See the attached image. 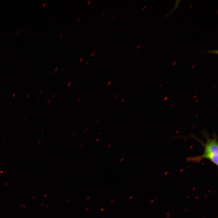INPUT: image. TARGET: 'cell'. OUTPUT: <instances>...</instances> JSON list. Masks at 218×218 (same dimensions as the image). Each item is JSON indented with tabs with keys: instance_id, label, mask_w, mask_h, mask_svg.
Wrapping results in <instances>:
<instances>
[{
	"instance_id": "6da1fadb",
	"label": "cell",
	"mask_w": 218,
	"mask_h": 218,
	"mask_svg": "<svg viewBox=\"0 0 218 218\" xmlns=\"http://www.w3.org/2000/svg\"><path fill=\"white\" fill-rule=\"evenodd\" d=\"M206 138V142L203 143L200 141L204 147L203 154L200 156L189 157L187 158L188 161L200 163L202 160L206 159L217 166L218 164V143L217 137L215 136L213 138L210 137L206 134L204 135Z\"/></svg>"
},
{
	"instance_id": "7a4b0ae2",
	"label": "cell",
	"mask_w": 218,
	"mask_h": 218,
	"mask_svg": "<svg viewBox=\"0 0 218 218\" xmlns=\"http://www.w3.org/2000/svg\"><path fill=\"white\" fill-rule=\"evenodd\" d=\"M180 1V0L176 1V5L175 7H174V8L172 10V11L169 13H168V14L169 15V14L172 13L173 12V11L177 8L178 5V4H179V2Z\"/></svg>"
},
{
	"instance_id": "3957f363",
	"label": "cell",
	"mask_w": 218,
	"mask_h": 218,
	"mask_svg": "<svg viewBox=\"0 0 218 218\" xmlns=\"http://www.w3.org/2000/svg\"><path fill=\"white\" fill-rule=\"evenodd\" d=\"M207 53H213L216 54H218V50H212L211 51H207Z\"/></svg>"
},
{
	"instance_id": "277c9868",
	"label": "cell",
	"mask_w": 218,
	"mask_h": 218,
	"mask_svg": "<svg viewBox=\"0 0 218 218\" xmlns=\"http://www.w3.org/2000/svg\"><path fill=\"white\" fill-rule=\"evenodd\" d=\"M95 52H96V51H95L93 53H92L91 55V56L92 57L94 55V54H95Z\"/></svg>"
},
{
	"instance_id": "5b68a950",
	"label": "cell",
	"mask_w": 218,
	"mask_h": 218,
	"mask_svg": "<svg viewBox=\"0 0 218 218\" xmlns=\"http://www.w3.org/2000/svg\"><path fill=\"white\" fill-rule=\"evenodd\" d=\"M168 98V97H165L164 98V101H165L167 100V99Z\"/></svg>"
},
{
	"instance_id": "8992f818",
	"label": "cell",
	"mask_w": 218,
	"mask_h": 218,
	"mask_svg": "<svg viewBox=\"0 0 218 218\" xmlns=\"http://www.w3.org/2000/svg\"><path fill=\"white\" fill-rule=\"evenodd\" d=\"M140 44L138 45L137 46V47H136L137 48V49H138V48H140Z\"/></svg>"
},
{
	"instance_id": "52a82bcc",
	"label": "cell",
	"mask_w": 218,
	"mask_h": 218,
	"mask_svg": "<svg viewBox=\"0 0 218 218\" xmlns=\"http://www.w3.org/2000/svg\"><path fill=\"white\" fill-rule=\"evenodd\" d=\"M111 81H109L108 83V84H107L108 85H110V84H111Z\"/></svg>"
},
{
	"instance_id": "ba28073f",
	"label": "cell",
	"mask_w": 218,
	"mask_h": 218,
	"mask_svg": "<svg viewBox=\"0 0 218 218\" xmlns=\"http://www.w3.org/2000/svg\"><path fill=\"white\" fill-rule=\"evenodd\" d=\"M91 2V0H89L88 1V3H87L88 4H89Z\"/></svg>"
},
{
	"instance_id": "9c48e42d",
	"label": "cell",
	"mask_w": 218,
	"mask_h": 218,
	"mask_svg": "<svg viewBox=\"0 0 218 218\" xmlns=\"http://www.w3.org/2000/svg\"><path fill=\"white\" fill-rule=\"evenodd\" d=\"M71 82H69V83L68 84V86H70L71 85Z\"/></svg>"
},
{
	"instance_id": "30bf717a",
	"label": "cell",
	"mask_w": 218,
	"mask_h": 218,
	"mask_svg": "<svg viewBox=\"0 0 218 218\" xmlns=\"http://www.w3.org/2000/svg\"><path fill=\"white\" fill-rule=\"evenodd\" d=\"M199 101V99H198L196 100L195 102V103H197Z\"/></svg>"
},
{
	"instance_id": "8fae6325",
	"label": "cell",
	"mask_w": 218,
	"mask_h": 218,
	"mask_svg": "<svg viewBox=\"0 0 218 218\" xmlns=\"http://www.w3.org/2000/svg\"><path fill=\"white\" fill-rule=\"evenodd\" d=\"M82 60H83V58H81L79 60V61L81 62L82 61Z\"/></svg>"
},
{
	"instance_id": "7c38bea8",
	"label": "cell",
	"mask_w": 218,
	"mask_h": 218,
	"mask_svg": "<svg viewBox=\"0 0 218 218\" xmlns=\"http://www.w3.org/2000/svg\"><path fill=\"white\" fill-rule=\"evenodd\" d=\"M124 100H125V99H122V100L121 101V103L123 102L124 101Z\"/></svg>"
},
{
	"instance_id": "4fadbf2b",
	"label": "cell",
	"mask_w": 218,
	"mask_h": 218,
	"mask_svg": "<svg viewBox=\"0 0 218 218\" xmlns=\"http://www.w3.org/2000/svg\"><path fill=\"white\" fill-rule=\"evenodd\" d=\"M58 67H56V68H55V70H54L55 71H57V70H58Z\"/></svg>"
},
{
	"instance_id": "5bb4252c",
	"label": "cell",
	"mask_w": 218,
	"mask_h": 218,
	"mask_svg": "<svg viewBox=\"0 0 218 218\" xmlns=\"http://www.w3.org/2000/svg\"><path fill=\"white\" fill-rule=\"evenodd\" d=\"M45 4H46L45 3H44L43 4V7H45Z\"/></svg>"
},
{
	"instance_id": "9a60e30c",
	"label": "cell",
	"mask_w": 218,
	"mask_h": 218,
	"mask_svg": "<svg viewBox=\"0 0 218 218\" xmlns=\"http://www.w3.org/2000/svg\"><path fill=\"white\" fill-rule=\"evenodd\" d=\"M146 6H144L143 7V8H142V10H144V9H145V8H146Z\"/></svg>"
},
{
	"instance_id": "2e32d148",
	"label": "cell",
	"mask_w": 218,
	"mask_h": 218,
	"mask_svg": "<svg viewBox=\"0 0 218 218\" xmlns=\"http://www.w3.org/2000/svg\"><path fill=\"white\" fill-rule=\"evenodd\" d=\"M163 85V84L161 83V84L159 86V87L160 88Z\"/></svg>"
},
{
	"instance_id": "e0dca14e",
	"label": "cell",
	"mask_w": 218,
	"mask_h": 218,
	"mask_svg": "<svg viewBox=\"0 0 218 218\" xmlns=\"http://www.w3.org/2000/svg\"><path fill=\"white\" fill-rule=\"evenodd\" d=\"M197 95H195L194 96V97H193V98L194 99H195V98L197 97Z\"/></svg>"
},
{
	"instance_id": "ac0fdd59",
	"label": "cell",
	"mask_w": 218,
	"mask_h": 218,
	"mask_svg": "<svg viewBox=\"0 0 218 218\" xmlns=\"http://www.w3.org/2000/svg\"><path fill=\"white\" fill-rule=\"evenodd\" d=\"M114 17V15H112L111 16V19H112V18H113Z\"/></svg>"
},
{
	"instance_id": "d6986e66",
	"label": "cell",
	"mask_w": 218,
	"mask_h": 218,
	"mask_svg": "<svg viewBox=\"0 0 218 218\" xmlns=\"http://www.w3.org/2000/svg\"><path fill=\"white\" fill-rule=\"evenodd\" d=\"M50 100L48 99V100L47 101V103H49L50 102Z\"/></svg>"
},
{
	"instance_id": "ffe728a7",
	"label": "cell",
	"mask_w": 218,
	"mask_h": 218,
	"mask_svg": "<svg viewBox=\"0 0 218 218\" xmlns=\"http://www.w3.org/2000/svg\"><path fill=\"white\" fill-rule=\"evenodd\" d=\"M80 101V98H79L77 100V101L78 102H79Z\"/></svg>"
},
{
	"instance_id": "44dd1931",
	"label": "cell",
	"mask_w": 218,
	"mask_h": 218,
	"mask_svg": "<svg viewBox=\"0 0 218 218\" xmlns=\"http://www.w3.org/2000/svg\"><path fill=\"white\" fill-rule=\"evenodd\" d=\"M104 14H105V13L104 12H103L101 15V16H103Z\"/></svg>"
},
{
	"instance_id": "7402d4cb",
	"label": "cell",
	"mask_w": 218,
	"mask_h": 218,
	"mask_svg": "<svg viewBox=\"0 0 218 218\" xmlns=\"http://www.w3.org/2000/svg\"><path fill=\"white\" fill-rule=\"evenodd\" d=\"M173 104H172L170 107V108H172L173 107Z\"/></svg>"
},
{
	"instance_id": "603a6c76",
	"label": "cell",
	"mask_w": 218,
	"mask_h": 218,
	"mask_svg": "<svg viewBox=\"0 0 218 218\" xmlns=\"http://www.w3.org/2000/svg\"><path fill=\"white\" fill-rule=\"evenodd\" d=\"M136 8V6H134V7L133 8V11H134V10Z\"/></svg>"
},
{
	"instance_id": "cb8c5ba5",
	"label": "cell",
	"mask_w": 218,
	"mask_h": 218,
	"mask_svg": "<svg viewBox=\"0 0 218 218\" xmlns=\"http://www.w3.org/2000/svg\"><path fill=\"white\" fill-rule=\"evenodd\" d=\"M118 94H117V95H116V96H115V98H117V97H118Z\"/></svg>"
},
{
	"instance_id": "d4e9b609",
	"label": "cell",
	"mask_w": 218,
	"mask_h": 218,
	"mask_svg": "<svg viewBox=\"0 0 218 218\" xmlns=\"http://www.w3.org/2000/svg\"><path fill=\"white\" fill-rule=\"evenodd\" d=\"M88 64V62H86L85 64L86 65H87Z\"/></svg>"
},
{
	"instance_id": "484cf974",
	"label": "cell",
	"mask_w": 218,
	"mask_h": 218,
	"mask_svg": "<svg viewBox=\"0 0 218 218\" xmlns=\"http://www.w3.org/2000/svg\"><path fill=\"white\" fill-rule=\"evenodd\" d=\"M216 84H215V85H214V86L213 87V88H214L216 87Z\"/></svg>"
},
{
	"instance_id": "4316f807",
	"label": "cell",
	"mask_w": 218,
	"mask_h": 218,
	"mask_svg": "<svg viewBox=\"0 0 218 218\" xmlns=\"http://www.w3.org/2000/svg\"><path fill=\"white\" fill-rule=\"evenodd\" d=\"M127 16H128L127 15H126L125 16V18H126L127 17Z\"/></svg>"
},
{
	"instance_id": "83f0119b",
	"label": "cell",
	"mask_w": 218,
	"mask_h": 218,
	"mask_svg": "<svg viewBox=\"0 0 218 218\" xmlns=\"http://www.w3.org/2000/svg\"><path fill=\"white\" fill-rule=\"evenodd\" d=\"M80 20V18H78L77 20V22H78L79 21V20Z\"/></svg>"
},
{
	"instance_id": "f1b7e54d",
	"label": "cell",
	"mask_w": 218,
	"mask_h": 218,
	"mask_svg": "<svg viewBox=\"0 0 218 218\" xmlns=\"http://www.w3.org/2000/svg\"><path fill=\"white\" fill-rule=\"evenodd\" d=\"M123 160H124V159H123V158H122V159H121L120 160V162H122Z\"/></svg>"
},
{
	"instance_id": "f546056e",
	"label": "cell",
	"mask_w": 218,
	"mask_h": 218,
	"mask_svg": "<svg viewBox=\"0 0 218 218\" xmlns=\"http://www.w3.org/2000/svg\"><path fill=\"white\" fill-rule=\"evenodd\" d=\"M63 35V34L62 33H61L60 35V37H61Z\"/></svg>"
},
{
	"instance_id": "4dcf8cb0",
	"label": "cell",
	"mask_w": 218,
	"mask_h": 218,
	"mask_svg": "<svg viewBox=\"0 0 218 218\" xmlns=\"http://www.w3.org/2000/svg\"><path fill=\"white\" fill-rule=\"evenodd\" d=\"M55 96H56V95H55V94H54V95L53 96V98H54L55 97Z\"/></svg>"
},
{
	"instance_id": "1f68e13d",
	"label": "cell",
	"mask_w": 218,
	"mask_h": 218,
	"mask_svg": "<svg viewBox=\"0 0 218 218\" xmlns=\"http://www.w3.org/2000/svg\"><path fill=\"white\" fill-rule=\"evenodd\" d=\"M110 146H111V145H109L108 146H107V147H108V148H110Z\"/></svg>"
},
{
	"instance_id": "d6a6232c",
	"label": "cell",
	"mask_w": 218,
	"mask_h": 218,
	"mask_svg": "<svg viewBox=\"0 0 218 218\" xmlns=\"http://www.w3.org/2000/svg\"><path fill=\"white\" fill-rule=\"evenodd\" d=\"M99 121H100V120L98 119L97 121V122L98 123V122H99Z\"/></svg>"
},
{
	"instance_id": "836d02e7",
	"label": "cell",
	"mask_w": 218,
	"mask_h": 218,
	"mask_svg": "<svg viewBox=\"0 0 218 218\" xmlns=\"http://www.w3.org/2000/svg\"><path fill=\"white\" fill-rule=\"evenodd\" d=\"M198 115V114H197L195 116V117H197Z\"/></svg>"
},
{
	"instance_id": "e575fe53",
	"label": "cell",
	"mask_w": 218,
	"mask_h": 218,
	"mask_svg": "<svg viewBox=\"0 0 218 218\" xmlns=\"http://www.w3.org/2000/svg\"><path fill=\"white\" fill-rule=\"evenodd\" d=\"M176 62L175 61L174 62V63L173 64V65H174L175 64Z\"/></svg>"
},
{
	"instance_id": "d590c367",
	"label": "cell",
	"mask_w": 218,
	"mask_h": 218,
	"mask_svg": "<svg viewBox=\"0 0 218 218\" xmlns=\"http://www.w3.org/2000/svg\"><path fill=\"white\" fill-rule=\"evenodd\" d=\"M144 71L143 70V71H141V72L140 73H141V74H142L143 73Z\"/></svg>"
},
{
	"instance_id": "8d00e7d4",
	"label": "cell",
	"mask_w": 218,
	"mask_h": 218,
	"mask_svg": "<svg viewBox=\"0 0 218 218\" xmlns=\"http://www.w3.org/2000/svg\"><path fill=\"white\" fill-rule=\"evenodd\" d=\"M195 66V65H193V66L192 67V68H193Z\"/></svg>"
},
{
	"instance_id": "74e56055",
	"label": "cell",
	"mask_w": 218,
	"mask_h": 218,
	"mask_svg": "<svg viewBox=\"0 0 218 218\" xmlns=\"http://www.w3.org/2000/svg\"><path fill=\"white\" fill-rule=\"evenodd\" d=\"M99 140V138H97V139L96 141H98V140Z\"/></svg>"
},
{
	"instance_id": "f35d334b",
	"label": "cell",
	"mask_w": 218,
	"mask_h": 218,
	"mask_svg": "<svg viewBox=\"0 0 218 218\" xmlns=\"http://www.w3.org/2000/svg\"><path fill=\"white\" fill-rule=\"evenodd\" d=\"M52 21V19H51V20H50V23Z\"/></svg>"
},
{
	"instance_id": "ab89813d",
	"label": "cell",
	"mask_w": 218,
	"mask_h": 218,
	"mask_svg": "<svg viewBox=\"0 0 218 218\" xmlns=\"http://www.w3.org/2000/svg\"><path fill=\"white\" fill-rule=\"evenodd\" d=\"M147 55V53L146 54H145V55H144V57H146V55Z\"/></svg>"
},
{
	"instance_id": "60d3db41",
	"label": "cell",
	"mask_w": 218,
	"mask_h": 218,
	"mask_svg": "<svg viewBox=\"0 0 218 218\" xmlns=\"http://www.w3.org/2000/svg\"><path fill=\"white\" fill-rule=\"evenodd\" d=\"M54 114H52V116H54Z\"/></svg>"
},
{
	"instance_id": "b9f144b4",
	"label": "cell",
	"mask_w": 218,
	"mask_h": 218,
	"mask_svg": "<svg viewBox=\"0 0 218 218\" xmlns=\"http://www.w3.org/2000/svg\"><path fill=\"white\" fill-rule=\"evenodd\" d=\"M147 33H148L147 32V33L145 34V36H146L147 35Z\"/></svg>"
},
{
	"instance_id": "7bdbcfd3",
	"label": "cell",
	"mask_w": 218,
	"mask_h": 218,
	"mask_svg": "<svg viewBox=\"0 0 218 218\" xmlns=\"http://www.w3.org/2000/svg\"><path fill=\"white\" fill-rule=\"evenodd\" d=\"M101 133H102V132H101L99 133V134H101Z\"/></svg>"
},
{
	"instance_id": "ee69618b",
	"label": "cell",
	"mask_w": 218,
	"mask_h": 218,
	"mask_svg": "<svg viewBox=\"0 0 218 218\" xmlns=\"http://www.w3.org/2000/svg\"><path fill=\"white\" fill-rule=\"evenodd\" d=\"M61 100V98H60L59 99V100H60V101Z\"/></svg>"
},
{
	"instance_id": "f6af8a7d",
	"label": "cell",
	"mask_w": 218,
	"mask_h": 218,
	"mask_svg": "<svg viewBox=\"0 0 218 218\" xmlns=\"http://www.w3.org/2000/svg\"><path fill=\"white\" fill-rule=\"evenodd\" d=\"M42 90H41V92H42Z\"/></svg>"
},
{
	"instance_id": "bcb514c9",
	"label": "cell",
	"mask_w": 218,
	"mask_h": 218,
	"mask_svg": "<svg viewBox=\"0 0 218 218\" xmlns=\"http://www.w3.org/2000/svg\"><path fill=\"white\" fill-rule=\"evenodd\" d=\"M18 32H19V31H18V33H17V34H18Z\"/></svg>"
}]
</instances>
